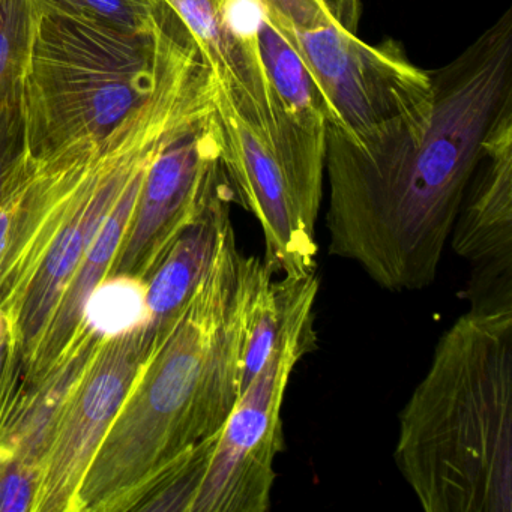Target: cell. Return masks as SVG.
Here are the masks:
<instances>
[{"instance_id": "obj_1", "label": "cell", "mask_w": 512, "mask_h": 512, "mask_svg": "<svg viewBox=\"0 0 512 512\" xmlns=\"http://www.w3.org/2000/svg\"><path fill=\"white\" fill-rule=\"evenodd\" d=\"M430 76V112L377 142L326 127L329 254L389 292L436 281L485 142L512 115L511 8Z\"/></svg>"}, {"instance_id": "obj_9", "label": "cell", "mask_w": 512, "mask_h": 512, "mask_svg": "<svg viewBox=\"0 0 512 512\" xmlns=\"http://www.w3.org/2000/svg\"><path fill=\"white\" fill-rule=\"evenodd\" d=\"M163 337L154 325L140 335L116 337L91 368L62 418L41 490L43 508H58L88 472L133 385L139 364Z\"/></svg>"}, {"instance_id": "obj_12", "label": "cell", "mask_w": 512, "mask_h": 512, "mask_svg": "<svg viewBox=\"0 0 512 512\" xmlns=\"http://www.w3.org/2000/svg\"><path fill=\"white\" fill-rule=\"evenodd\" d=\"M41 16L38 0H0V109L20 101Z\"/></svg>"}, {"instance_id": "obj_4", "label": "cell", "mask_w": 512, "mask_h": 512, "mask_svg": "<svg viewBox=\"0 0 512 512\" xmlns=\"http://www.w3.org/2000/svg\"><path fill=\"white\" fill-rule=\"evenodd\" d=\"M260 4L313 77L328 124L353 145H370L430 112V73L413 65L395 41L370 46L359 40V0Z\"/></svg>"}, {"instance_id": "obj_6", "label": "cell", "mask_w": 512, "mask_h": 512, "mask_svg": "<svg viewBox=\"0 0 512 512\" xmlns=\"http://www.w3.org/2000/svg\"><path fill=\"white\" fill-rule=\"evenodd\" d=\"M212 112L232 193L262 227L266 268L277 277L314 274L319 215L305 205L271 137L241 115L214 82Z\"/></svg>"}, {"instance_id": "obj_15", "label": "cell", "mask_w": 512, "mask_h": 512, "mask_svg": "<svg viewBox=\"0 0 512 512\" xmlns=\"http://www.w3.org/2000/svg\"><path fill=\"white\" fill-rule=\"evenodd\" d=\"M23 155L20 101L0 109V199Z\"/></svg>"}, {"instance_id": "obj_7", "label": "cell", "mask_w": 512, "mask_h": 512, "mask_svg": "<svg viewBox=\"0 0 512 512\" xmlns=\"http://www.w3.org/2000/svg\"><path fill=\"white\" fill-rule=\"evenodd\" d=\"M226 179L212 106L176 128L143 179L134 224L116 272L133 271L151 251H164L202 214Z\"/></svg>"}, {"instance_id": "obj_14", "label": "cell", "mask_w": 512, "mask_h": 512, "mask_svg": "<svg viewBox=\"0 0 512 512\" xmlns=\"http://www.w3.org/2000/svg\"><path fill=\"white\" fill-rule=\"evenodd\" d=\"M146 313V292L133 281L116 278L92 290L83 319L100 337L116 338L133 331L145 320Z\"/></svg>"}, {"instance_id": "obj_10", "label": "cell", "mask_w": 512, "mask_h": 512, "mask_svg": "<svg viewBox=\"0 0 512 512\" xmlns=\"http://www.w3.org/2000/svg\"><path fill=\"white\" fill-rule=\"evenodd\" d=\"M149 164L142 167L130 179L127 187L116 200L112 211L109 212L94 241L89 245L85 260L77 268L73 284L62 295L64 299L58 310L53 313L52 323L41 343L43 344L40 353L41 364H49L61 353L77 326L82 322L86 301L92 290L103 280L110 263L115 260L122 238L130 227V221L133 220L134 209H136Z\"/></svg>"}, {"instance_id": "obj_8", "label": "cell", "mask_w": 512, "mask_h": 512, "mask_svg": "<svg viewBox=\"0 0 512 512\" xmlns=\"http://www.w3.org/2000/svg\"><path fill=\"white\" fill-rule=\"evenodd\" d=\"M449 241L470 266V308L512 310V115L488 136Z\"/></svg>"}, {"instance_id": "obj_17", "label": "cell", "mask_w": 512, "mask_h": 512, "mask_svg": "<svg viewBox=\"0 0 512 512\" xmlns=\"http://www.w3.org/2000/svg\"><path fill=\"white\" fill-rule=\"evenodd\" d=\"M8 227H10V217L5 206L2 208V199H0V253L4 250L5 241H7Z\"/></svg>"}, {"instance_id": "obj_2", "label": "cell", "mask_w": 512, "mask_h": 512, "mask_svg": "<svg viewBox=\"0 0 512 512\" xmlns=\"http://www.w3.org/2000/svg\"><path fill=\"white\" fill-rule=\"evenodd\" d=\"M394 461L427 512H512V310L439 338L398 418Z\"/></svg>"}, {"instance_id": "obj_18", "label": "cell", "mask_w": 512, "mask_h": 512, "mask_svg": "<svg viewBox=\"0 0 512 512\" xmlns=\"http://www.w3.org/2000/svg\"><path fill=\"white\" fill-rule=\"evenodd\" d=\"M5 329H4V320L0 319V340H4Z\"/></svg>"}, {"instance_id": "obj_3", "label": "cell", "mask_w": 512, "mask_h": 512, "mask_svg": "<svg viewBox=\"0 0 512 512\" xmlns=\"http://www.w3.org/2000/svg\"><path fill=\"white\" fill-rule=\"evenodd\" d=\"M188 38L175 13L154 35L43 14L20 92L23 149L32 163L106 139L154 97Z\"/></svg>"}, {"instance_id": "obj_13", "label": "cell", "mask_w": 512, "mask_h": 512, "mask_svg": "<svg viewBox=\"0 0 512 512\" xmlns=\"http://www.w3.org/2000/svg\"><path fill=\"white\" fill-rule=\"evenodd\" d=\"M41 13L103 23L127 34L154 35L173 11L163 0H38Z\"/></svg>"}, {"instance_id": "obj_16", "label": "cell", "mask_w": 512, "mask_h": 512, "mask_svg": "<svg viewBox=\"0 0 512 512\" xmlns=\"http://www.w3.org/2000/svg\"><path fill=\"white\" fill-rule=\"evenodd\" d=\"M31 479L13 470L0 481V511H25L31 502Z\"/></svg>"}, {"instance_id": "obj_19", "label": "cell", "mask_w": 512, "mask_h": 512, "mask_svg": "<svg viewBox=\"0 0 512 512\" xmlns=\"http://www.w3.org/2000/svg\"><path fill=\"white\" fill-rule=\"evenodd\" d=\"M0 365H2V356H0Z\"/></svg>"}, {"instance_id": "obj_11", "label": "cell", "mask_w": 512, "mask_h": 512, "mask_svg": "<svg viewBox=\"0 0 512 512\" xmlns=\"http://www.w3.org/2000/svg\"><path fill=\"white\" fill-rule=\"evenodd\" d=\"M263 70L274 98L275 131L280 118L328 124L325 101L304 62L260 4L254 20Z\"/></svg>"}, {"instance_id": "obj_5", "label": "cell", "mask_w": 512, "mask_h": 512, "mask_svg": "<svg viewBox=\"0 0 512 512\" xmlns=\"http://www.w3.org/2000/svg\"><path fill=\"white\" fill-rule=\"evenodd\" d=\"M314 274L293 280L289 307L274 349L227 418L190 512H266L271 508L275 461L284 448V397L296 365L316 349Z\"/></svg>"}]
</instances>
